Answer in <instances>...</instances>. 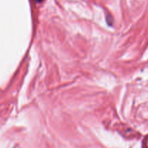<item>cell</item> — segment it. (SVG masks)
<instances>
[{
	"label": "cell",
	"mask_w": 148,
	"mask_h": 148,
	"mask_svg": "<svg viewBox=\"0 0 148 148\" xmlns=\"http://www.w3.org/2000/svg\"><path fill=\"white\" fill-rule=\"evenodd\" d=\"M147 147L148 148V139H147Z\"/></svg>",
	"instance_id": "cell-1"
},
{
	"label": "cell",
	"mask_w": 148,
	"mask_h": 148,
	"mask_svg": "<svg viewBox=\"0 0 148 148\" xmlns=\"http://www.w3.org/2000/svg\"><path fill=\"white\" fill-rule=\"evenodd\" d=\"M36 1H37V2H40L41 0H36Z\"/></svg>",
	"instance_id": "cell-2"
}]
</instances>
